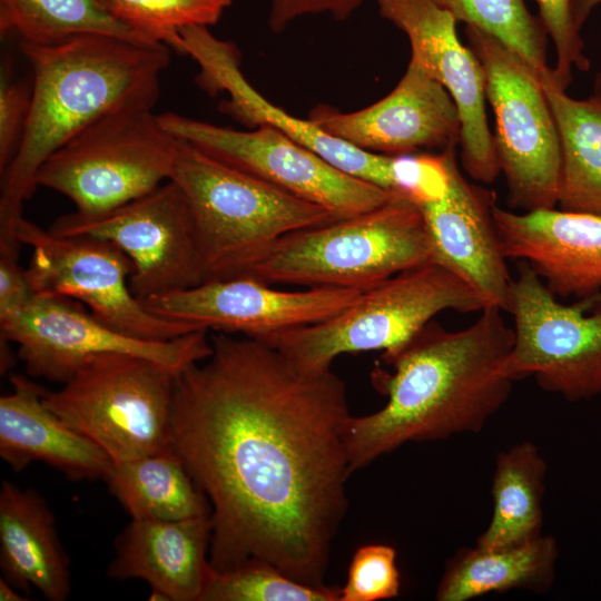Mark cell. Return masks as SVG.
<instances>
[{"label":"cell","instance_id":"1","mask_svg":"<svg viewBox=\"0 0 601 601\" xmlns=\"http://www.w3.org/2000/svg\"><path fill=\"white\" fill-rule=\"evenodd\" d=\"M210 341L211 354L176 375L171 408V451L211 509L210 565L263 561L326 585L351 475L345 383L263 341Z\"/></svg>","mask_w":601,"mask_h":601},{"label":"cell","instance_id":"2","mask_svg":"<svg viewBox=\"0 0 601 601\" xmlns=\"http://www.w3.org/2000/svg\"><path fill=\"white\" fill-rule=\"evenodd\" d=\"M502 309L485 306L467 327L451 331L427 323L397 353L371 373L387 401L345 427L351 474L407 442L445 440L479 433L508 402L512 383L502 364L513 328Z\"/></svg>","mask_w":601,"mask_h":601},{"label":"cell","instance_id":"3","mask_svg":"<svg viewBox=\"0 0 601 601\" xmlns=\"http://www.w3.org/2000/svg\"><path fill=\"white\" fill-rule=\"evenodd\" d=\"M33 73L19 148L1 174L0 246L19 248L16 228L45 160L82 128L125 105L155 107L169 63L165 43L85 35L53 45L20 42Z\"/></svg>","mask_w":601,"mask_h":601},{"label":"cell","instance_id":"4","mask_svg":"<svg viewBox=\"0 0 601 601\" xmlns=\"http://www.w3.org/2000/svg\"><path fill=\"white\" fill-rule=\"evenodd\" d=\"M183 190L204 282L246 277L283 236L337 219L329 210L179 140L170 177Z\"/></svg>","mask_w":601,"mask_h":601},{"label":"cell","instance_id":"5","mask_svg":"<svg viewBox=\"0 0 601 601\" xmlns=\"http://www.w3.org/2000/svg\"><path fill=\"white\" fill-rule=\"evenodd\" d=\"M430 260L432 248L420 207L396 197L283 236L246 277L270 285L364 290Z\"/></svg>","mask_w":601,"mask_h":601},{"label":"cell","instance_id":"6","mask_svg":"<svg viewBox=\"0 0 601 601\" xmlns=\"http://www.w3.org/2000/svg\"><path fill=\"white\" fill-rule=\"evenodd\" d=\"M481 297L457 275L434 260L401 272L362 292L338 314L280 334L269 342L297 365L332 368L343 354L397 353L442 312H480Z\"/></svg>","mask_w":601,"mask_h":601},{"label":"cell","instance_id":"7","mask_svg":"<svg viewBox=\"0 0 601 601\" xmlns=\"http://www.w3.org/2000/svg\"><path fill=\"white\" fill-rule=\"evenodd\" d=\"M154 107L125 105L95 119L41 165L37 187L68 197L79 216H98L169 180L179 139Z\"/></svg>","mask_w":601,"mask_h":601},{"label":"cell","instance_id":"8","mask_svg":"<svg viewBox=\"0 0 601 601\" xmlns=\"http://www.w3.org/2000/svg\"><path fill=\"white\" fill-rule=\"evenodd\" d=\"M155 361L125 353L87 358L42 401L68 426L121 463L171 451L176 375Z\"/></svg>","mask_w":601,"mask_h":601},{"label":"cell","instance_id":"9","mask_svg":"<svg viewBox=\"0 0 601 601\" xmlns=\"http://www.w3.org/2000/svg\"><path fill=\"white\" fill-rule=\"evenodd\" d=\"M469 47L485 73L495 117V151L509 201L524 211L559 201L562 152L556 121L539 75L493 36L466 26Z\"/></svg>","mask_w":601,"mask_h":601},{"label":"cell","instance_id":"10","mask_svg":"<svg viewBox=\"0 0 601 601\" xmlns=\"http://www.w3.org/2000/svg\"><path fill=\"white\" fill-rule=\"evenodd\" d=\"M506 312L513 344L502 364L511 381L533 377L568 402L601 394V293L573 306L559 302L525 262H518Z\"/></svg>","mask_w":601,"mask_h":601},{"label":"cell","instance_id":"11","mask_svg":"<svg viewBox=\"0 0 601 601\" xmlns=\"http://www.w3.org/2000/svg\"><path fill=\"white\" fill-rule=\"evenodd\" d=\"M16 236L32 249L26 269L36 294L85 304L98 321L135 338L170 341L200 331L149 312L130 288V258L111 242L55 235L23 217Z\"/></svg>","mask_w":601,"mask_h":601},{"label":"cell","instance_id":"12","mask_svg":"<svg viewBox=\"0 0 601 601\" xmlns=\"http://www.w3.org/2000/svg\"><path fill=\"white\" fill-rule=\"evenodd\" d=\"M0 339L17 345L29 376L61 384L101 353L145 357L179 373L213 351L208 331L170 341L135 338L105 325L77 300L36 293L19 309L0 316Z\"/></svg>","mask_w":601,"mask_h":601},{"label":"cell","instance_id":"13","mask_svg":"<svg viewBox=\"0 0 601 601\" xmlns=\"http://www.w3.org/2000/svg\"><path fill=\"white\" fill-rule=\"evenodd\" d=\"M158 116L177 139L233 168L319 205L337 218L354 216L402 197L338 170L273 127L236 130L175 112Z\"/></svg>","mask_w":601,"mask_h":601},{"label":"cell","instance_id":"14","mask_svg":"<svg viewBox=\"0 0 601 601\" xmlns=\"http://www.w3.org/2000/svg\"><path fill=\"white\" fill-rule=\"evenodd\" d=\"M48 230L105 239L119 247L134 265L130 288L139 300L205 280L190 209L171 179L102 215H63Z\"/></svg>","mask_w":601,"mask_h":601},{"label":"cell","instance_id":"15","mask_svg":"<svg viewBox=\"0 0 601 601\" xmlns=\"http://www.w3.org/2000/svg\"><path fill=\"white\" fill-rule=\"evenodd\" d=\"M362 292L354 288L283 290L244 277L204 282L185 290L142 299L141 303L155 315L198 329L269 342L288 331L338 314Z\"/></svg>","mask_w":601,"mask_h":601},{"label":"cell","instance_id":"16","mask_svg":"<svg viewBox=\"0 0 601 601\" xmlns=\"http://www.w3.org/2000/svg\"><path fill=\"white\" fill-rule=\"evenodd\" d=\"M380 14L408 38L412 56L455 102L460 120L461 159L476 181L491 184L501 173L485 115V73L456 33L455 18L435 0H376Z\"/></svg>","mask_w":601,"mask_h":601},{"label":"cell","instance_id":"17","mask_svg":"<svg viewBox=\"0 0 601 601\" xmlns=\"http://www.w3.org/2000/svg\"><path fill=\"white\" fill-rule=\"evenodd\" d=\"M183 53L199 66L195 81L209 96L221 91L228 98L219 111L248 129L273 127L308 148L338 170L395 193L394 156L370 152L336 138L309 119H299L259 93L240 70V52L227 40L215 37L205 26L179 31Z\"/></svg>","mask_w":601,"mask_h":601},{"label":"cell","instance_id":"18","mask_svg":"<svg viewBox=\"0 0 601 601\" xmlns=\"http://www.w3.org/2000/svg\"><path fill=\"white\" fill-rule=\"evenodd\" d=\"M308 119L336 138L381 155L443 151L460 142L461 120L455 102L412 60L397 86L375 104L352 112L318 105Z\"/></svg>","mask_w":601,"mask_h":601},{"label":"cell","instance_id":"19","mask_svg":"<svg viewBox=\"0 0 601 601\" xmlns=\"http://www.w3.org/2000/svg\"><path fill=\"white\" fill-rule=\"evenodd\" d=\"M494 206V193L467 181L454 155L444 196L418 207L426 225L432 259L472 287L484 306L506 312L513 278L497 237Z\"/></svg>","mask_w":601,"mask_h":601},{"label":"cell","instance_id":"20","mask_svg":"<svg viewBox=\"0 0 601 601\" xmlns=\"http://www.w3.org/2000/svg\"><path fill=\"white\" fill-rule=\"evenodd\" d=\"M493 219L505 258L528 263L558 298L601 293V216L495 205Z\"/></svg>","mask_w":601,"mask_h":601},{"label":"cell","instance_id":"21","mask_svg":"<svg viewBox=\"0 0 601 601\" xmlns=\"http://www.w3.org/2000/svg\"><path fill=\"white\" fill-rule=\"evenodd\" d=\"M211 529L210 515L174 521L131 519L115 540L107 575L146 581L150 600L200 601L214 572Z\"/></svg>","mask_w":601,"mask_h":601},{"label":"cell","instance_id":"22","mask_svg":"<svg viewBox=\"0 0 601 601\" xmlns=\"http://www.w3.org/2000/svg\"><path fill=\"white\" fill-rule=\"evenodd\" d=\"M11 393L0 397V456L14 472L43 462L70 481L105 479L110 457L43 403L45 387L24 375L10 377Z\"/></svg>","mask_w":601,"mask_h":601},{"label":"cell","instance_id":"23","mask_svg":"<svg viewBox=\"0 0 601 601\" xmlns=\"http://www.w3.org/2000/svg\"><path fill=\"white\" fill-rule=\"evenodd\" d=\"M0 568L24 593L35 588L50 601L69 597L70 561L55 514L39 492L10 481L0 489Z\"/></svg>","mask_w":601,"mask_h":601},{"label":"cell","instance_id":"24","mask_svg":"<svg viewBox=\"0 0 601 601\" xmlns=\"http://www.w3.org/2000/svg\"><path fill=\"white\" fill-rule=\"evenodd\" d=\"M559 558L551 534L510 548H462L445 563L435 592L437 601H467L493 592L549 591Z\"/></svg>","mask_w":601,"mask_h":601},{"label":"cell","instance_id":"25","mask_svg":"<svg viewBox=\"0 0 601 601\" xmlns=\"http://www.w3.org/2000/svg\"><path fill=\"white\" fill-rule=\"evenodd\" d=\"M539 78L561 141L560 209L601 216V108L568 96L551 68Z\"/></svg>","mask_w":601,"mask_h":601},{"label":"cell","instance_id":"26","mask_svg":"<svg viewBox=\"0 0 601 601\" xmlns=\"http://www.w3.org/2000/svg\"><path fill=\"white\" fill-rule=\"evenodd\" d=\"M546 472V462L532 442L524 441L497 453L492 518L476 546L510 548L542 534Z\"/></svg>","mask_w":601,"mask_h":601},{"label":"cell","instance_id":"27","mask_svg":"<svg viewBox=\"0 0 601 601\" xmlns=\"http://www.w3.org/2000/svg\"><path fill=\"white\" fill-rule=\"evenodd\" d=\"M134 520H185L211 515L210 504L173 451L112 463L104 479Z\"/></svg>","mask_w":601,"mask_h":601},{"label":"cell","instance_id":"28","mask_svg":"<svg viewBox=\"0 0 601 601\" xmlns=\"http://www.w3.org/2000/svg\"><path fill=\"white\" fill-rule=\"evenodd\" d=\"M0 32L33 45L85 35L158 43L119 21L98 0H0Z\"/></svg>","mask_w":601,"mask_h":601},{"label":"cell","instance_id":"29","mask_svg":"<svg viewBox=\"0 0 601 601\" xmlns=\"http://www.w3.org/2000/svg\"><path fill=\"white\" fill-rule=\"evenodd\" d=\"M457 22L475 27L524 60L539 77L546 65V32L524 0H435Z\"/></svg>","mask_w":601,"mask_h":601},{"label":"cell","instance_id":"30","mask_svg":"<svg viewBox=\"0 0 601 601\" xmlns=\"http://www.w3.org/2000/svg\"><path fill=\"white\" fill-rule=\"evenodd\" d=\"M341 588L297 581L274 565L252 560L213 572L200 601H339Z\"/></svg>","mask_w":601,"mask_h":601},{"label":"cell","instance_id":"31","mask_svg":"<svg viewBox=\"0 0 601 601\" xmlns=\"http://www.w3.org/2000/svg\"><path fill=\"white\" fill-rule=\"evenodd\" d=\"M115 18L152 41L181 52L179 31L209 27L220 19L230 0H98Z\"/></svg>","mask_w":601,"mask_h":601},{"label":"cell","instance_id":"32","mask_svg":"<svg viewBox=\"0 0 601 601\" xmlns=\"http://www.w3.org/2000/svg\"><path fill=\"white\" fill-rule=\"evenodd\" d=\"M400 589L395 549L387 544H365L352 558L339 601L387 600L397 597Z\"/></svg>","mask_w":601,"mask_h":601},{"label":"cell","instance_id":"33","mask_svg":"<svg viewBox=\"0 0 601 601\" xmlns=\"http://www.w3.org/2000/svg\"><path fill=\"white\" fill-rule=\"evenodd\" d=\"M536 3L541 23L555 47L556 63L551 68L553 79L566 89L574 67L581 71L590 68L580 36V0H536Z\"/></svg>","mask_w":601,"mask_h":601},{"label":"cell","instance_id":"34","mask_svg":"<svg viewBox=\"0 0 601 601\" xmlns=\"http://www.w3.org/2000/svg\"><path fill=\"white\" fill-rule=\"evenodd\" d=\"M455 147L437 155L394 156L395 191L417 206L444 196L450 184V165Z\"/></svg>","mask_w":601,"mask_h":601},{"label":"cell","instance_id":"35","mask_svg":"<svg viewBox=\"0 0 601 601\" xmlns=\"http://www.w3.org/2000/svg\"><path fill=\"white\" fill-rule=\"evenodd\" d=\"M32 99V86L13 79L8 62L0 77V173L13 159L21 142Z\"/></svg>","mask_w":601,"mask_h":601},{"label":"cell","instance_id":"36","mask_svg":"<svg viewBox=\"0 0 601 601\" xmlns=\"http://www.w3.org/2000/svg\"><path fill=\"white\" fill-rule=\"evenodd\" d=\"M368 0H270L268 23L274 32L285 30L296 19L327 13L337 20L349 17Z\"/></svg>","mask_w":601,"mask_h":601},{"label":"cell","instance_id":"37","mask_svg":"<svg viewBox=\"0 0 601 601\" xmlns=\"http://www.w3.org/2000/svg\"><path fill=\"white\" fill-rule=\"evenodd\" d=\"M33 295L27 269L18 263V250L0 248V316L19 309Z\"/></svg>","mask_w":601,"mask_h":601},{"label":"cell","instance_id":"38","mask_svg":"<svg viewBox=\"0 0 601 601\" xmlns=\"http://www.w3.org/2000/svg\"><path fill=\"white\" fill-rule=\"evenodd\" d=\"M29 598L18 592V589L6 581L3 578L0 579V600L1 601H24Z\"/></svg>","mask_w":601,"mask_h":601},{"label":"cell","instance_id":"39","mask_svg":"<svg viewBox=\"0 0 601 601\" xmlns=\"http://www.w3.org/2000/svg\"><path fill=\"white\" fill-rule=\"evenodd\" d=\"M0 343H1V361H0L1 374H6L13 365V357H12V352L10 351L8 346L10 342L6 339H0Z\"/></svg>","mask_w":601,"mask_h":601},{"label":"cell","instance_id":"40","mask_svg":"<svg viewBox=\"0 0 601 601\" xmlns=\"http://www.w3.org/2000/svg\"><path fill=\"white\" fill-rule=\"evenodd\" d=\"M601 3V0H580L579 16L582 24L587 20L591 10Z\"/></svg>","mask_w":601,"mask_h":601},{"label":"cell","instance_id":"41","mask_svg":"<svg viewBox=\"0 0 601 601\" xmlns=\"http://www.w3.org/2000/svg\"><path fill=\"white\" fill-rule=\"evenodd\" d=\"M593 104L598 105L601 108V70L595 77L593 91L589 98Z\"/></svg>","mask_w":601,"mask_h":601}]
</instances>
